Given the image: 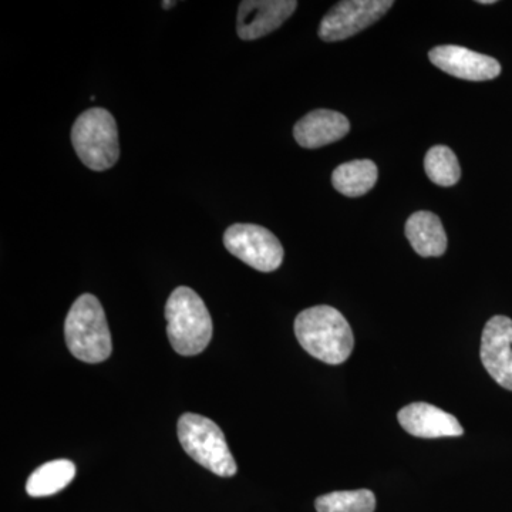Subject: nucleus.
Returning <instances> with one entry per match:
<instances>
[{
	"label": "nucleus",
	"mask_w": 512,
	"mask_h": 512,
	"mask_svg": "<svg viewBox=\"0 0 512 512\" xmlns=\"http://www.w3.org/2000/svg\"><path fill=\"white\" fill-rule=\"evenodd\" d=\"M404 431L419 439L460 437L464 429L453 414L429 403H412L397 414Z\"/></svg>",
	"instance_id": "9b49d317"
},
{
	"label": "nucleus",
	"mask_w": 512,
	"mask_h": 512,
	"mask_svg": "<svg viewBox=\"0 0 512 512\" xmlns=\"http://www.w3.org/2000/svg\"><path fill=\"white\" fill-rule=\"evenodd\" d=\"M72 144L87 168L110 170L120 158L119 130L113 114L101 107L84 111L74 121Z\"/></svg>",
	"instance_id": "20e7f679"
},
{
	"label": "nucleus",
	"mask_w": 512,
	"mask_h": 512,
	"mask_svg": "<svg viewBox=\"0 0 512 512\" xmlns=\"http://www.w3.org/2000/svg\"><path fill=\"white\" fill-rule=\"evenodd\" d=\"M67 348L76 359L101 363L109 359L113 343L106 313L99 299L90 293L77 298L64 323Z\"/></svg>",
	"instance_id": "7ed1b4c3"
},
{
	"label": "nucleus",
	"mask_w": 512,
	"mask_h": 512,
	"mask_svg": "<svg viewBox=\"0 0 512 512\" xmlns=\"http://www.w3.org/2000/svg\"><path fill=\"white\" fill-rule=\"evenodd\" d=\"M295 335L309 355L326 365H342L355 348V336L348 320L328 305L313 306L299 313Z\"/></svg>",
	"instance_id": "f257e3e1"
},
{
	"label": "nucleus",
	"mask_w": 512,
	"mask_h": 512,
	"mask_svg": "<svg viewBox=\"0 0 512 512\" xmlns=\"http://www.w3.org/2000/svg\"><path fill=\"white\" fill-rule=\"evenodd\" d=\"M429 59L443 72L470 82H487L501 73V64L494 57L481 55L461 46L434 47L429 52Z\"/></svg>",
	"instance_id": "1a4fd4ad"
},
{
	"label": "nucleus",
	"mask_w": 512,
	"mask_h": 512,
	"mask_svg": "<svg viewBox=\"0 0 512 512\" xmlns=\"http://www.w3.org/2000/svg\"><path fill=\"white\" fill-rule=\"evenodd\" d=\"M175 5H177V2H163L164 9H171Z\"/></svg>",
	"instance_id": "a211bd4d"
},
{
	"label": "nucleus",
	"mask_w": 512,
	"mask_h": 512,
	"mask_svg": "<svg viewBox=\"0 0 512 512\" xmlns=\"http://www.w3.org/2000/svg\"><path fill=\"white\" fill-rule=\"evenodd\" d=\"M477 3H480V5H494L495 0H480V2Z\"/></svg>",
	"instance_id": "6ab92c4d"
},
{
	"label": "nucleus",
	"mask_w": 512,
	"mask_h": 512,
	"mask_svg": "<svg viewBox=\"0 0 512 512\" xmlns=\"http://www.w3.org/2000/svg\"><path fill=\"white\" fill-rule=\"evenodd\" d=\"M224 245L232 255L259 272H274L284 262L281 242L261 225H231L225 231Z\"/></svg>",
	"instance_id": "423d86ee"
},
{
	"label": "nucleus",
	"mask_w": 512,
	"mask_h": 512,
	"mask_svg": "<svg viewBox=\"0 0 512 512\" xmlns=\"http://www.w3.org/2000/svg\"><path fill=\"white\" fill-rule=\"evenodd\" d=\"M427 177L440 187H453L461 177L460 163L454 151L447 146H434L424 158Z\"/></svg>",
	"instance_id": "dca6fc26"
},
{
	"label": "nucleus",
	"mask_w": 512,
	"mask_h": 512,
	"mask_svg": "<svg viewBox=\"0 0 512 512\" xmlns=\"http://www.w3.org/2000/svg\"><path fill=\"white\" fill-rule=\"evenodd\" d=\"M167 333L178 355H200L212 339V319L197 292L187 286L174 289L165 305Z\"/></svg>",
	"instance_id": "f03ea898"
},
{
	"label": "nucleus",
	"mask_w": 512,
	"mask_h": 512,
	"mask_svg": "<svg viewBox=\"0 0 512 512\" xmlns=\"http://www.w3.org/2000/svg\"><path fill=\"white\" fill-rule=\"evenodd\" d=\"M178 439L185 453L215 476L232 477L237 474V463L224 433L208 417L194 413L183 414L178 420Z\"/></svg>",
	"instance_id": "39448f33"
},
{
	"label": "nucleus",
	"mask_w": 512,
	"mask_h": 512,
	"mask_svg": "<svg viewBox=\"0 0 512 512\" xmlns=\"http://www.w3.org/2000/svg\"><path fill=\"white\" fill-rule=\"evenodd\" d=\"M76 477V466L70 460H55L33 471L26 483V493L33 498L50 497L64 490Z\"/></svg>",
	"instance_id": "2eb2a0df"
},
{
	"label": "nucleus",
	"mask_w": 512,
	"mask_h": 512,
	"mask_svg": "<svg viewBox=\"0 0 512 512\" xmlns=\"http://www.w3.org/2000/svg\"><path fill=\"white\" fill-rule=\"evenodd\" d=\"M394 5L392 0H346L326 13L318 35L323 42H340L362 32L383 18Z\"/></svg>",
	"instance_id": "0eeeda50"
},
{
	"label": "nucleus",
	"mask_w": 512,
	"mask_h": 512,
	"mask_svg": "<svg viewBox=\"0 0 512 512\" xmlns=\"http://www.w3.org/2000/svg\"><path fill=\"white\" fill-rule=\"evenodd\" d=\"M349 120L342 113L333 110H313L302 117L293 127V137L303 148L329 146L348 136Z\"/></svg>",
	"instance_id": "f8f14e48"
},
{
	"label": "nucleus",
	"mask_w": 512,
	"mask_h": 512,
	"mask_svg": "<svg viewBox=\"0 0 512 512\" xmlns=\"http://www.w3.org/2000/svg\"><path fill=\"white\" fill-rule=\"evenodd\" d=\"M376 164L370 160H356L340 164L332 174L335 190L349 198L362 197L376 185Z\"/></svg>",
	"instance_id": "4468645a"
},
{
	"label": "nucleus",
	"mask_w": 512,
	"mask_h": 512,
	"mask_svg": "<svg viewBox=\"0 0 512 512\" xmlns=\"http://www.w3.org/2000/svg\"><path fill=\"white\" fill-rule=\"evenodd\" d=\"M481 362L488 375L512 392V320L494 316L484 326L481 336Z\"/></svg>",
	"instance_id": "6e6552de"
},
{
	"label": "nucleus",
	"mask_w": 512,
	"mask_h": 512,
	"mask_svg": "<svg viewBox=\"0 0 512 512\" xmlns=\"http://www.w3.org/2000/svg\"><path fill=\"white\" fill-rule=\"evenodd\" d=\"M404 232L414 251L423 258H436L446 252V231L440 218L433 212H414L407 220Z\"/></svg>",
	"instance_id": "ddd939ff"
},
{
	"label": "nucleus",
	"mask_w": 512,
	"mask_h": 512,
	"mask_svg": "<svg viewBox=\"0 0 512 512\" xmlns=\"http://www.w3.org/2000/svg\"><path fill=\"white\" fill-rule=\"evenodd\" d=\"M318 512H375L376 497L370 490L335 491L315 501Z\"/></svg>",
	"instance_id": "f3484780"
},
{
	"label": "nucleus",
	"mask_w": 512,
	"mask_h": 512,
	"mask_svg": "<svg viewBox=\"0 0 512 512\" xmlns=\"http://www.w3.org/2000/svg\"><path fill=\"white\" fill-rule=\"evenodd\" d=\"M296 8L295 0H245L238 10V36L242 40L261 39L281 28Z\"/></svg>",
	"instance_id": "9d476101"
}]
</instances>
